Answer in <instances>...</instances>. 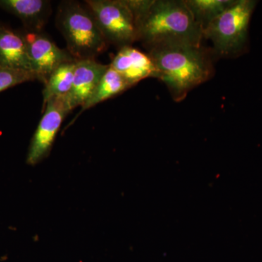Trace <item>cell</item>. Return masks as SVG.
Listing matches in <instances>:
<instances>
[{
    "instance_id": "cell-1",
    "label": "cell",
    "mask_w": 262,
    "mask_h": 262,
    "mask_svg": "<svg viewBox=\"0 0 262 262\" xmlns=\"http://www.w3.org/2000/svg\"><path fill=\"white\" fill-rule=\"evenodd\" d=\"M135 17L138 40L147 49L165 45L201 46L203 29L181 0H126Z\"/></svg>"
},
{
    "instance_id": "cell-2",
    "label": "cell",
    "mask_w": 262,
    "mask_h": 262,
    "mask_svg": "<svg viewBox=\"0 0 262 262\" xmlns=\"http://www.w3.org/2000/svg\"><path fill=\"white\" fill-rule=\"evenodd\" d=\"M156 70L155 78L168 88L174 101L180 102L188 94L213 75L209 53L202 46L171 44L148 49Z\"/></svg>"
},
{
    "instance_id": "cell-3",
    "label": "cell",
    "mask_w": 262,
    "mask_h": 262,
    "mask_svg": "<svg viewBox=\"0 0 262 262\" xmlns=\"http://www.w3.org/2000/svg\"><path fill=\"white\" fill-rule=\"evenodd\" d=\"M56 20L67 51L76 60L95 59L107 49L108 42L87 6L75 1L63 2Z\"/></svg>"
},
{
    "instance_id": "cell-4",
    "label": "cell",
    "mask_w": 262,
    "mask_h": 262,
    "mask_svg": "<svg viewBox=\"0 0 262 262\" xmlns=\"http://www.w3.org/2000/svg\"><path fill=\"white\" fill-rule=\"evenodd\" d=\"M256 3L253 0H235L233 5L203 29V38L211 41L217 55L233 56L244 49Z\"/></svg>"
},
{
    "instance_id": "cell-5",
    "label": "cell",
    "mask_w": 262,
    "mask_h": 262,
    "mask_svg": "<svg viewBox=\"0 0 262 262\" xmlns=\"http://www.w3.org/2000/svg\"><path fill=\"white\" fill-rule=\"evenodd\" d=\"M84 3L108 45L120 49L132 46L138 40L135 17L126 0H88Z\"/></svg>"
},
{
    "instance_id": "cell-6",
    "label": "cell",
    "mask_w": 262,
    "mask_h": 262,
    "mask_svg": "<svg viewBox=\"0 0 262 262\" xmlns=\"http://www.w3.org/2000/svg\"><path fill=\"white\" fill-rule=\"evenodd\" d=\"M43 107L45 113L33 136L27 155V162L30 165H37L50 155L62 122L70 113L62 97L52 98Z\"/></svg>"
},
{
    "instance_id": "cell-7",
    "label": "cell",
    "mask_w": 262,
    "mask_h": 262,
    "mask_svg": "<svg viewBox=\"0 0 262 262\" xmlns=\"http://www.w3.org/2000/svg\"><path fill=\"white\" fill-rule=\"evenodd\" d=\"M33 72L38 80L46 83L51 74L60 66L76 61L68 51L62 50L42 32H29L24 34Z\"/></svg>"
},
{
    "instance_id": "cell-8",
    "label": "cell",
    "mask_w": 262,
    "mask_h": 262,
    "mask_svg": "<svg viewBox=\"0 0 262 262\" xmlns=\"http://www.w3.org/2000/svg\"><path fill=\"white\" fill-rule=\"evenodd\" d=\"M108 67V65L98 63L96 59L77 60L72 88L68 94L62 96L69 111L83 106L94 92Z\"/></svg>"
},
{
    "instance_id": "cell-9",
    "label": "cell",
    "mask_w": 262,
    "mask_h": 262,
    "mask_svg": "<svg viewBox=\"0 0 262 262\" xmlns=\"http://www.w3.org/2000/svg\"><path fill=\"white\" fill-rule=\"evenodd\" d=\"M133 86L144 79L155 78L156 70L149 55L126 46L120 48L110 64Z\"/></svg>"
},
{
    "instance_id": "cell-10",
    "label": "cell",
    "mask_w": 262,
    "mask_h": 262,
    "mask_svg": "<svg viewBox=\"0 0 262 262\" xmlns=\"http://www.w3.org/2000/svg\"><path fill=\"white\" fill-rule=\"evenodd\" d=\"M0 67L34 74L24 34L1 25Z\"/></svg>"
},
{
    "instance_id": "cell-11",
    "label": "cell",
    "mask_w": 262,
    "mask_h": 262,
    "mask_svg": "<svg viewBox=\"0 0 262 262\" xmlns=\"http://www.w3.org/2000/svg\"><path fill=\"white\" fill-rule=\"evenodd\" d=\"M0 6L18 17L29 32H42L52 13L46 0H0Z\"/></svg>"
},
{
    "instance_id": "cell-12",
    "label": "cell",
    "mask_w": 262,
    "mask_h": 262,
    "mask_svg": "<svg viewBox=\"0 0 262 262\" xmlns=\"http://www.w3.org/2000/svg\"><path fill=\"white\" fill-rule=\"evenodd\" d=\"M131 87L132 85L120 74L108 65L107 70L103 75L99 84L91 97L81 107L80 113L75 117L73 122H75L76 119L86 110L94 107L96 105L106 101L108 98L122 94Z\"/></svg>"
},
{
    "instance_id": "cell-13",
    "label": "cell",
    "mask_w": 262,
    "mask_h": 262,
    "mask_svg": "<svg viewBox=\"0 0 262 262\" xmlns=\"http://www.w3.org/2000/svg\"><path fill=\"white\" fill-rule=\"evenodd\" d=\"M77 61L63 63L50 76L43 90V106L52 98L62 97L70 92Z\"/></svg>"
},
{
    "instance_id": "cell-14",
    "label": "cell",
    "mask_w": 262,
    "mask_h": 262,
    "mask_svg": "<svg viewBox=\"0 0 262 262\" xmlns=\"http://www.w3.org/2000/svg\"><path fill=\"white\" fill-rule=\"evenodd\" d=\"M235 0H184L196 21L204 29L220 16Z\"/></svg>"
},
{
    "instance_id": "cell-15",
    "label": "cell",
    "mask_w": 262,
    "mask_h": 262,
    "mask_svg": "<svg viewBox=\"0 0 262 262\" xmlns=\"http://www.w3.org/2000/svg\"><path fill=\"white\" fill-rule=\"evenodd\" d=\"M36 80L37 77L31 72L0 67V93L17 84Z\"/></svg>"
}]
</instances>
